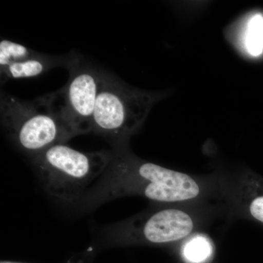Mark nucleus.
I'll list each match as a JSON object with an SVG mask.
<instances>
[{"label": "nucleus", "mask_w": 263, "mask_h": 263, "mask_svg": "<svg viewBox=\"0 0 263 263\" xmlns=\"http://www.w3.org/2000/svg\"><path fill=\"white\" fill-rule=\"evenodd\" d=\"M167 91H151L133 87L107 71H103L92 133L110 142L111 146L129 143L143 126L151 110L167 96Z\"/></svg>", "instance_id": "nucleus-3"}, {"label": "nucleus", "mask_w": 263, "mask_h": 263, "mask_svg": "<svg viewBox=\"0 0 263 263\" xmlns=\"http://www.w3.org/2000/svg\"><path fill=\"white\" fill-rule=\"evenodd\" d=\"M37 52L20 43L3 39L0 42V69L28 60Z\"/></svg>", "instance_id": "nucleus-8"}, {"label": "nucleus", "mask_w": 263, "mask_h": 263, "mask_svg": "<svg viewBox=\"0 0 263 263\" xmlns=\"http://www.w3.org/2000/svg\"><path fill=\"white\" fill-rule=\"evenodd\" d=\"M213 253L212 242L204 235H195L183 247V255L189 262H205Z\"/></svg>", "instance_id": "nucleus-9"}, {"label": "nucleus", "mask_w": 263, "mask_h": 263, "mask_svg": "<svg viewBox=\"0 0 263 263\" xmlns=\"http://www.w3.org/2000/svg\"><path fill=\"white\" fill-rule=\"evenodd\" d=\"M81 59L82 57L74 51L62 56H53L37 52L34 56L30 57L28 60L0 69L1 84H5L11 79L37 77L55 67H64L69 70Z\"/></svg>", "instance_id": "nucleus-6"}, {"label": "nucleus", "mask_w": 263, "mask_h": 263, "mask_svg": "<svg viewBox=\"0 0 263 263\" xmlns=\"http://www.w3.org/2000/svg\"><path fill=\"white\" fill-rule=\"evenodd\" d=\"M110 158V151L81 152L57 143L33 157L32 162L48 196L72 208L101 176Z\"/></svg>", "instance_id": "nucleus-2"}, {"label": "nucleus", "mask_w": 263, "mask_h": 263, "mask_svg": "<svg viewBox=\"0 0 263 263\" xmlns=\"http://www.w3.org/2000/svg\"><path fill=\"white\" fill-rule=\"evenodd\" d=\"M111 147V158L103 174L72 208L77 213L92 212L105 202L131 195L176 202L200 194V186L191 176L138 158L129 143Z\"/></svg>", "instance_id": "nucleus-1"}, {"label": "nucleus", "mask_w": 263, "mask_h": 263, "mask_svg": "<svg viewBox=\"0 0 263 263\" xmlns=\"http://www.w3.org/2000/svg\"><path fill=\"white\" fill-rule=\"evenodd\" d=\"M0 111L7 134L19 149L32 158L48 147L69 141L46 95L24 101L2 92Z\"/></svg>", "instance_id": "nucleus-4"}, {"label": "nucleus", "mask_w": 263, "mask_h": 263, "mask_svg": "<svg viewBox=\"0 0 263 263\" xmlns=\"http://www.w3.org/2000/svg\"><path fill=\"white\" fill-rule=\"evenodd\" d=\"M68 71L70 77L65 86L46 95L52 111L70 140L92 133L95 105L103 70L82 58Z\"/></svg>", "instance_id": "nucleus-5"}, {"label": "nucleus", "mask_w": 263, "mask_h": 263, "mask_svg": "<svg viewBox=\"0 0 263 263\" xmlns=\"http://www.w3.org/2000/svg\"><path fill=\"white\" fill-rule=\"evenodd\" d=\"M0 263H24V262H12V261H1ZM66 263H85L84 259H70L68 262Z\"/></svg>", "instance_id": "nucleus-11"}, {"label": "nucleus", "mask_w": 263, "mask_h": 263, "mask_svg": "<svg viewBox=\"0 0 263 263\" xmlns=\"http://www.w3.org/2000/svg\"><path fill=\"white\" fill-rule=\"evenodd\" d=\"M243 185V202L247 214L263 224V178L249 173Z\"/></svg>", "instance_id": "nucleus-7"}, {"label": "nucleus", "mask_w": 263, "mask_h": 263, "mask_svg": "<svg viewBox=\"0 0 263 263\" xmlns=\"http://www.w3.org/2000/svg\"><path fill=\"white\" fill-rule=\"evenodd\" d=\"M246 48L252 57H259L263 53V15L254 14L247 25L245 38Z\"/></svg>", "instance_id": "nucleus-10"}]
</instances>
